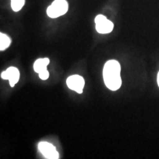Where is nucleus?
I'll list each match as a JSON object with an SVG mask.
<instances>
[{
  "instance_id": "obj_1",
  "label": "nucleus",
  "mask_w": 159,
  "mask_h": 159,
  "mask_svg": "<svg viewBox=\"0 0 159 159\" xmlns=\"http://www.w3.org/2000/svg\"><path fill=\"white\" fill-rule=\"evenodd\" d=\"M121 66L118 61L111 60L105 63L102 75L106 87L111 91H116L122 85Z\"/></svg>"
},
{
  "instance_id": "obj_2",
  "label": "nucleus",
  "mask_w": 159,
  "mask_h": 159,
  "mask_svg": "<svg viewBox=\"0 0 159 159\" xmlns=\"http://www.w3.org/2000/svg\"><path fill=\"white\" fill-rule=\"evenodd\" d=\"M69 10V4L66 0H55L47 10L49 17L55 19L66 14Z\"/></svg>"
},
{
  "instance_id": "obj_3",
  "label": "nucleus",
  "mask_w": 159,
  "mask_h": 159,
  "mask_svg": "<svg viewBox=\"0 0 159 159\" xmlns=\"http://www.w3.org/2000/svg\"><path fill=\"white\" fill-rule=\"evenodd\" d=\"M96 30L100 34L111 33L114 29V24L103 15H97L95 18Z\"/></svg>"
},
{
  "instance_id": "obj_4",
  "label": "nucleus",
  "mask_w": 159,
  "mask_h": 159,
  "mask_svg": "<svg viewBox=\"0 0 159 159\" xmlns=\"http://www.w3.org/2000/svg\"><path fill=\"white\" fill-rule=\"evenodd\" d=\"M49 62H50V61L47 57L39 58L35 61L34 65H33L34 71L39 74V77L42 80H46L49 77V73L47 70V66H48Z\"/></svg>"
},
{
  "instance_id": "obj_5",
  "label": "nucleus",
  "mask_w": 159,
  "mask_h": 159,
  "mask_svg": "<svg viewBox=\"0 0 159 159\" xmlns=\"http://www.w3.org/2000/svg\"><path fill=\"white\" fill-rule=\"evenodd\" d=\"M38 148L41 154L47 159H58L59 154L55 146L47 142H40Z\"/></svg>"
},
{
  "instance_id": "obj_6",
  "label": "nucleus",
  "mask_w": 159,
  "mask_h": 159,
  "mask_svg": "<svg viewBox=\"0 0 159 159\" xmlns=\"http://www.w3.org/2000/svg\"><path fill=\"white\" fill-rule=\"evenodd\" d=\"M66 85L71 90L76 91L78 94H82L85 85V80L80 75H74L67 78Z\"/></svg>"
},
{
  "instance_id": "obj_7",
  "label": "nucleus",
  "mask_w": 159,
  "mask_h": 159,
  "mask_svg": "<svg viewBox=\"0 0 159 159\" xmlns=\"http://www.w3.org/2000/svg\"><path fill=\"white\" fill-rule=\"evenodd\" d=\"M1 77L4 80H9L10 85L13 87L19 80L20 73L19 69L13 66L9 67L5 71L2 72Z\"/></svg>"
},
{
  "instance_id": "obj_8",
  "label": "nucleus",
  "mask_w": 159,
  "mask_h": 159,
  "mask_svg": "<svg viewBox=\"0 0 159 159\" xmlns=\"http://www.w3.org/2000/svg\"><path fill=\"white\" fill-rule=\"evenodd\" d=\"M11 39L4 33H0V50L4 51L11 45Z\"/></svg>"
},
{
  "instance_id": "obj_9",
  "label": "nucleus",
  "mask_w": 159,
  "mask_h": 159,
  "mask_svg": "<svg viewBox=\"0 0 159 159\" xmlns=\"http://www.w3.org/2000/svg\"><path fill=\"white\" fill-rule=\"evenodd\" d=\"M25 3V0H11V7L13 11L18 12L21 11Z\"/></svg>"
},
{
  "instance_id": "obj_10",
  "label": "nucleus",
  "mask_w": 159,
  "mask_h": 159,
  "mask_svg": "<svg viewBox=\"0 0 159 159\" xmlns=\"http://www.w3.org/2000/svg\"><path fill=\"white\" fill-rule=\"evenodd\" d=\"M157 83H158V85L159 86V71L158 73V75H157Z\"/></svg>"
}]
</instances>
